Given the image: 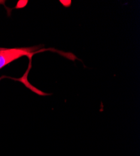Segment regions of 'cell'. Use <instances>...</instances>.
<instances>
[{"label":"cell","mask_w":140,"mask_h":156,"mask_svg":"<svg viewBox=\"0 0 140 156\" xmlns=\"http://www.w3.org/2000/svg\"><path fill=\"white\" fill-rule=\"evenodd\" d=\"M27 1H20L18 3L17 8H23L27 5Z\"/></svg>","instance_id":"7a4b0ae2"},{"label":"cell","mask_w":140,"mask_h":156,"mask_svg":"<svg viewBox=\"0 0 140 156\" xmlns=\"http://www.w3.org/2000/svg\"><path fill=\"white\" fill-rule=\"evenodd\" d=\"M36 49V48L35 47L0 49V69L22 56H32L35 53Z\"/></svg>","instance_id":"6da1fadb"}]
</instances>
